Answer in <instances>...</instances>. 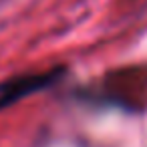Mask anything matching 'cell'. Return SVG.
<instances>
[{
    "label": "cell",
    "mask_w": 147,
    "mask_h": 147,
    "mask_svg": "<svg viewBox=\"0 0 147 147\" xmlns=\"http://www.w3.org/2000/svg\"><path fill=\"white\" fill-rule=\"evenodd\" d=\"M65 69H51V71H34V73H22L10 79L0 81V109L12 107L14 103L47 91L49 87L57 85L59 79L63 77Z\"/></svg>",
    "instance_id": "6da1fadb"
}]
</instances>
